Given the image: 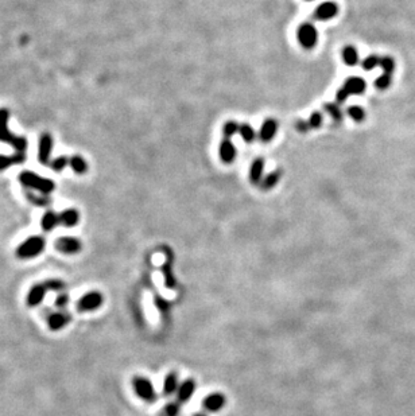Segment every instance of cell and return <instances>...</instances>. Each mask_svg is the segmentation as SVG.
Segmentation results:
<instances>
[{
  "label": "cell",
  "instance_id": "1",
  "mask_svg": "<svg viewBox=\"0 0 415 416\" xmlns=\"http://www.w3.org/2000/svg\"><path fill=\"white\" fill-rule=\"evenodd\" d=\"M8 119H10V112L6 108L0 109V142L11 144L16 150V152L26 154L27 139L23 138V136H16L10 132V130H8Z\"/></svg>",
  "mask_w": 415,
  "mask_h": 416
},
{
  "label": "cell",
  "instance_id": "2",
  "mask_svg": "<svg viewBox=\"0 0 415 416\" xmlns=\"http://www.w3.org/2000/svg\"><path fill=\"white\" fill-rule=\"evenodd\" d=\"M19 181L24 187L41 191V194H43V196H49L55 189V185H54V182L51 179L39 177L33 171H23L19 175Z\"/></svg>",
  "mask_w": 415,
  "mask_h": 416
},
{
  "label": "cell",
  "instance_id": "3",
  "mask_svg": "<svg viewBox=\"0 0 415 416\" xmlns=\"http://www.w3.org/2000/svg\"><path fill=\"white\" fill-rule=\"evenodd\" d=\"M46 241L41 236H31L16 248V256L20 260H31L42 253Z\"/></svg>",
  "mask_w": 415,
  "mask_h": 416
},
{
  "label": "cell",
  "instance_id": "4",
  "mask_svg": "<svg viewBox=\"0 0 415 416\" xmlns=\"http://www.w3.org/2000/svg\"><path fill=\"white\" fill-rule=\"evenodd\" d=\"M104 305V295L100 291H89L78 298L76 308L78 312H93Z\"/></svg>",
  "mask_w": 415,
  "mask_h": 416
},
{
  "label": "cell",
  "instance_id": "5",
  "mask_svg": "<svg viewBox=\"0 0 415 416\" xmlns=\"http://www.w3.org/2000/svg\"><path fill=\"white\" fill-rule=\"evenodd\" d=\"M132 388L139 399H142L147 403H153L157 400V392H155L153 382L149 378L143 377V376H135L132 378Z\"/></svg>",
  "mask_w": 415,
  "mask_h": 416
},
{
  "label": "cell",
  "instance_id": "6",
  "mask_svg": "<svg viewBox=\"0 0 415 416\" xmlns=\"http://www.w3.org/2000/svg\"><path fill=\"white\" fill-rule=\"evenodd\" d=\"M298 41L305 49H313L318 42V33L311 23H304L298 28Z\"/></svg>",
  "mask_w": 415,
  "mask_h": 416
},
{
  "label": "cell",
  "instance_id": "7",
  "mask_svg": "<svg viewBox=\"0 0 415 416\" xmlns=\"http://www.w3.org/2000/svg\"><path fill=\"white\" fill-rule=\"evenodd\" d=\"M54 247H55V249H57L58 252H61V253L64 254H76L78 253V252H81V249H82V244H81L80 240L76 239V237H69V236H66V237L58 239L57 241H55V244H54Z\"/></svg>",
  "mask_w": 415,
  "mask_h": 416
},
{
  "label": "cell",
  "instance_id": "8",
  "mask_svg": "<svg viewBox=\"0 0 415 416\" xmlns=\"http://www.w3.org/2000/svg\"><path fill=\"white\" fill-rule=\"evenodd\" d=\"M70 321H72V315L65 310H62V311L51 312L50 315L47 316L46 322L51 332H58L66 328L70 324Z\"/></svg>",
  "mask_w": 415,
  "mask_h": 416
},
{
  "label": "cell",
  "instance_id": "9",
  "mask_svg": "<svg viewBox=\"0 0 415 416\" xmlns=\"http://www.w3.org/2000/svg\"><path fill=\"white\" fill-rule=\"evenodd\" d=\"M47 294V289L45 283H37V284H33L28 290L26 297V303L28 307H37L43 302L45 297Z\"/></svg>",
  "mask_w": 415,
  "mask_h": 416
},
{
  "label": "cell",
  "instance_id": "10",
  "mask_svg": "<svg viewBox=\"0 0 415 416\" xmlns=\"http://www.w3.org/2000/svg\"><path fill=\"white\" fill-rule=\"evenodd\" d=\"M51 148H53V139L50 134H43L39 139V151H38V161L43 166H49L50 165V155Z\"/></svg>",
  "mask_w": 415,
  "mask_h": 416
},
{
  "label": "cell",
  "instance_id": "11",
  "mask_svg": "<svg viewBox=\"0 0 415 416\" xmlns=\"http://www.w3.org/2000/svg\"><path fill=\"white\" fill-rule=\"evenodd\" d=\"M337 14H338L337 4L333 3V2H325V3L319 4L318 7L315 8L314 18L315 19L325 22V20L333 19Z\"/></svg>",
  "mask_w": 415,
  "mask_h": 416
},
{
  "label": "cell",
  "instance_id": "12",
  "mask_svg": "<svg viewBox=\"0 0 415 416\" xmlns=\"http://www.w3.org/2000/svg\"><path fill=\"white\" fill-rule=\"evenodd\" d=\"M224 405H225V396L220 392L208 395L202 401V407L205 411H209V412H217L223 408Z\"/></svg>",
  "mask_w": 415,
  "mask_h": 416
},
{
  "label": "cell",
  "instance_id": "13",
  "mask_svg": "<svg viewBox=\"0 0 415 416\" xmlns=\"http://www.w3.org/2000/svg\"><path fill=\"white\" fill-rule=\"evenodd\" d=\"M278 132V121L274 119H267L264 123L261 124L260 132H259V138L261 142L269 143L277 135Z\"/></svg>",
  "mask_w": 415,
  "mask_h": 416
},
{
  "label": "cell",
  "instance_id": "14",
  "mask_svg": "<svg viewBox=\"0 0 415 416\" xmlns=\"http://www.w3.org/2000/svg\"><path fill=\"white\" fill-rule=\"evenodd\" d=\"M220 158L224 163H232L236 158V147L231 142V139H224L219 148Z\"/></svg>",
  "mask_w": 415,
  "mask_h": 416
},
{
  "label": "cell",
  "instance_id": "15",
  "mask_svg": "<svg viewBox=\"0 0 415 416\" xmlns=\"http://www.w3.org/2000/svg\"><path fill=\"white\" fill-rule=\"evenodd\" d=\"M194 389H196V382H194L193 378L185 380L181 386H180V388H178L177 401H180V403H188L192 399Z\"/></svg>",
  "mask_w": 415,
  "mask_h": 416
},
{
  "label": "cell",
  "instance_id": "16",
  "mask_svg": "<svg viewBox=\"0 0 415 416\" xmlns=\"http://www.w3.org/2000/svg\"><path fill=\"white\" fill-rule=\"evenodd\" d=\"M60 222L62 227L74 228L80 222V213L76 209H66L60 213Z\"/></svg>",
  "mask_w": 415,
  "mask_h": 416
},
{
  "label": "cell",
  "instance_id": "17",
  "mask_svg": "<svg viewBox=\"0 0 415 416\" xmlns=\"http://www.w3.org/2000/svg\"><path fill=\"white\" fill-rule=\"evenodd\" d=\"M263 171H264V159L258 158L255 159L254 163L250 167V181L254 185H260L261 177H263Z\"/></svg>",
  "mask_w": 415,
  "mask_h": 416
},
{
  "label": "cell",
  "instance_id": "18",
  "mask_svg": "<svg viewBox=\"0 0 415 416\" xmlns=\"http://www.w3.org/2000/svg\"><path fill=\"white\" fill-rule=\"evenodd\" d=\"M165 252L167 253V262L162 266V271H163V276H165V284L169 287V289H173L175 285V280H174L173 276V271H171V260H173V253L169 248H165Z\"/></svg>",
  "mask_w": 415,
  "mask_h": 416
},
{
  "label": "cell",
  "instance_id": "19",
  "mask_svg": "<svg viewBox=\"0 0 415 416\" xmlns=\"http://www.w3.org/2000/svg\"><path fill=\"white\" fill-rule=\"evenodd\" d=\"M344 86H345L346 90H348L350 94H362V93L365 92L367 82L360 77H350L346 80Z\"/></svg>",
  "mask_w": 415,
  "mask_h": 416
},
{
  "label": "cell",
  "instance_id": "20",
  "mask_svg": "<svg viewBox=\"0 0 415 416\" xmlns=\"http://www.w3.org/2000/svg\"><path fill=\"white\" fill-rule=\"evenodd\" d=\"M58 225H61V222H60V214L51 212V210H49V212L43 214L42 220H41V227H42L43 231L51 232Z\"/></svg>",
  "mask_w": 415,
  "mask_h": 416
},
{
  "label": "cell",
  "instance_id": "21",
  "mask_svg": "<svg viewBox=\"0 0 415 416\" xmlns=\"http://www.w3.org/2000/svg\"><path fill=\"white\" fill-rule=\"evenodd\" d=\"M24 161H26V154H20V152H16L11 156L0 155V171L14 166V165H22Z\"/></svg>",
  "mask_w": 415,
  "mask_h": 416
},
{
  "label": "cell",
  "instance_id": "22",
  "mask_svg": "<svg viewBox=\"0 0 415 416\" xmlns=\"http://www.w3.org/2000/svg\"><path fill=\"white\" fill-rule=\"evenodd\" d=\"M178 388H180L178 387V374L175 372H170L169 374H166L165 380H163V393L166 396L173 395Z\"/></svg>",
  "mask_w": 415,
  "mask_h": 416
},
{
  "label": "cell",
  "instance_id": "23",
  "mask_svg": "<svg viewBox=\"0 0 415 416\" xmlns=\"http://www.w3.org/2000/svg\"><path fill=\"white\" fill-rule=\"evenodd\" d=\"M282 177V170H275L273 173H270L265 178H263L260 182V189L261 190H270L275 187L278 185V182Z\"/></svg>",
  "mask_w": 415,
  "mask_h": 416
},
{
  "label": "cell",
  "instance_id": "24",
  "mask_svg": "<svg viewBox=\"0 0 415 416\" xmlns=\"http://www.w3.org/2000/svg\"><path fill=\"white\" fill-rule=\"evenodd\" d=\"M342 58L348 66H354L359 63V53L353 46H346L342 51Z\"/></svg>",
  "mask_w": 415,
  "mask_h": 416
},
{
  "label": "cell",
  "instance_id": "25",
  "mask_svg": "<svg viewBox=\"0 0 415 416\" xmlns=\"http://www.w3.org/2000/svg\"><path fill=\"white\" fill-rule=\"evenodd\" d=\"M45 285H46L47 291H53V293H65L66 284L65 281L61 280V279H57V277H51V279H47V280L43 281Z\"/></svg>",
  "mask_w": 415,
  "mask_h": 416
},
{
  "label": "cell",
  "instance_id": "26",
  "mask_svg": "<svg viewBox=\"0 0 415 416\" xmlns=\"http://www.w3.org/2000/svg\"><path fill=\"white\" fill-rule=\"evenodd\" d=\"M27 200L30 201L33 205H37V206H49L50 205V198L47 196H38L37 193H33V191H27L26 193Z\"/></svg>",
  "mask_w": 415,
  "mask_h": 416
},
{
  "label": "cell",
  "instance_id": "27",
  "mask_svg": "<svg viewBox=\"0 0 415 416\" xmlns=\"http://www.w3.org/2000/svg\"><path fill=\"white\" fill-rule=\"evenodd\" d=\"M239 134H240V136L243 138V140H244V142H247V143L254 142L255 136H256V134H255V130L251 127L248 123H244V124H242V125H240Z\"/></svg>",
  "mask_w": 415,
  "mask_h": 416
},
{
  "label": "cell",
  "instance_id": "28",
  "mask_svg": "<svg viewBox=\"0 0 415 416\" xmlns=\"http://www.w3.org/2000/svg\"><path fill=\"white\" fill-rule=\"evenodd\" d=\"M70 167L73 169V171L76 174H85L86 170H88V165L85 162L84 159L78 156V155H74L72 156V162H70Z\"/></svg>",
  "mask_w": 415,
  "mask_h": 416
},
{
  "label": "cell",
  "instance_id": "29",
  "mask_svg": "<svg viewBox=\"0 0 415 416\" xmlns=\"http://www.w3.org/2000/svg\"><path fill=\"white\" fill-rule=\"evenodd\" d=\"M70 162H72V156H60V158L57 159H53V161H50V165H49V167L50 169H53L54 171H62L64 170V167L65 166H70Z\"/></svg>",
  "mask_w": 415,
  "mask_h": 416
},
{
  "label": "cell",
  "instance_id": "30",
  "mask_svg": "<svg viewBox=\"0 0 415 416\" xmlns=\"http://www.w3.org/2000/svg\"><path fill=\"white\" fill-rule=\"evenodd\" d=\"M180 411H181V403L180 401H173V403H169L163 407V411H162V416H178L180 415Z\"/></svg>",
  "mask_w": 415,
  "mask_h": 416
},
{
  "label": "cell",
  "instance_id": "31",
  "mask_svg": "<svg viewBox=\"0 0 415 416\" xmlns=\"http://www.w3.org/2000/svg\"><path fill=\"white\" fill-rule=\"evenodd\" d=\"M239 130H240V125H239L236 121L231 120V121H228V123L224 125L223 134H224V136H225V139H231L232 136L238 134Z\"/></svg>",
  "mask_w": 415,
  "mask_h": 416
},
{
  "label": "cell",
  "instance_id": "32",
  "mask_svg": "<svg viewBox=\"0 0 415 416\" xmlns=\"http://www.w3.org/2000/svg\"><path fill=\"white\" fill-rule=\"evenodd\" d=\"M348 115L354 120V121H363L365 117V111L359 107V105H352L348 108Z\"/></svg>",
  "mask_w": 415,
  "mask_h": 416
},
{
  "label": "cell",
  "instance_id": "33",
  "mask_svg": "<svg viewBox=\"0 0 415 416\" xmlns=\"http://www.w3.org/2000/svg\"><path fill=\"white\" fill-rule=\"evenodd\" d=\"M379 63H380V58L377 57V55H368V57L365 58L364 61L362 62V66L364 70H372L375 69L376 66H379Z\"/></svg>",
  "mask_w": 415,
  "mask_h": 416
},
{
  "label": "cell",
  "instance_id": "34",
  "mask_svg": "<svg viewBox=\"0 0 415 416\" xmlns=\"http://www.w3.org/2000/svg\"><path fill=\"white\" fill-rule=\"evenodd\" d=\"M379 66L383 69V72H384L386 74H391L392 72H394V69H395V61H394L391 57H383L380 58V63H379Z\"/></svg>",
  "mask_w": 415,
  "mask_h": 416
},
{
  "label": "cell",
  "instance_id": "35",
  "mask_svg": "<svg viewBox=\"0 0 415 416\" xmlns=\"http://www.w3.org/2000/svg\"><path fill=\"white\" fill-rule=\"evenodd\" d=\"M325 111H327L328 113H329V115H331L332 117L336 120V121H340V120L342 119V111L337 104H333V103L327 104L325 105Z\"/></svg>",
  "mask_w": 415,
  "mask_h": 416
},
{
  "label": "cell",
  "instance_id": "36",
  "mask_svg": "<svg viewBox=\"0 0 415 416\" xmlns=\"http://www.w3.org/2000/svg\"><path fill=\"white\" fill-rule=\"evenodd\" d=\"M375 85H376L377 89H381V90L389 89L390 85H391V74H381L380 77L375 81Z\"/></svg>",
  "mask_w": 415,
  "mask_h": 416
},
{
  "label": "cell",
  "instance_id": "37",
  "mask_svg": "<svg viewBox=\"0 0 415 416\" xmlns=\"http://www.w3.org/2000/svg\"><path fill=\"white\" fill-rule=\"evenodd\" d=\"M69 302H70V297L68 295V294L60 293L57 297H55V302H54V305H55V307L62 308V310H64L66 306L69 305Z\"/></svg>",
  "mask_w": 415,
  "mask_h": 416
},
{
  "label": "cell",
  "instance_id": "38",
  "mask_svg": "<svg viewBox=\"0 0 415 416\" xmlns=\"http://www.w3.org/2000/svg\"><path fill=\"white\" fill-rule=\"evenodd\" d=\"M322 124V115L319 113V112H313L310 116V119H309V125H310L311 128H319V125Z\"/></svg>",
  "mask_w": 415,
  "mask_h": 416
},
{
  "label": "cell",
  "instance_id": "39",
  "mask_svg": "<svg viewBox=\"0 0 415 416\" xmlns=\"http://www.w3.org/2000/svg\"><path fill=\"white\" fill-rule=\"evenodd\" d=\"M349 96L350 93L346 90L345 86H342V88L338 89L337 93H336V100H337V103H344Z\"/></svg>",
  "mask_w": 415,
  "mask_h": 416
},
{
  "label": "cell",
  "instance_id": "40",
  "mask_svg": "<svg viewBox=\"0 0 415 416\" xmlns=\"http://www.w3.org/2000/svg\"><path fill=\"white\" fill-rule=\"evenodd\" d=\"M309 127L310 125H309V121H306V120H298L295 123V128L300 132H308Z\"/></svg>",
  "mask_w": 415,
  "mask_h": 416
},
{
  "label": "cell",
  "instance_id": "41",
  "mask_svg": "<svg viewBox=\"0 0 415 416\" xmlns=\"http://www.w3.org/2000/svg\"><path fill=\"white\" fill-rule=\"evenodd\" d=\"M194 416H206V415H204V413H196Z\"/></svg>",
  "mask_w": 415,
  "mask_h": 416
},
{
  "label": "cell",
  "instance_id": "42",
  "mask_svg": "<svg viewBox=\"0 0 415 416\" xmlns=\"http://www.w3.org/2000/svg\"><path fill=\"white\" fill-rule=\"evenodd\" d=\"M308 2H313V0H308Z\"/></svg>",
  "mask_w": 415,
  "mask_h": 416
}]
</instances>
